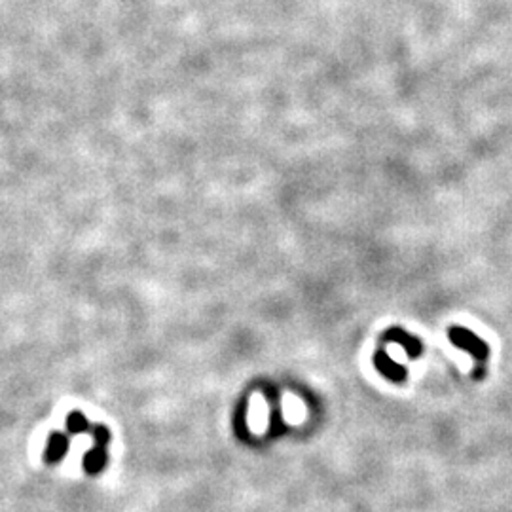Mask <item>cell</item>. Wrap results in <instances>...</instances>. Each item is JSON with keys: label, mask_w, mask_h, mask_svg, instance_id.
I'll list each match as a JSON object with an SVG mask.
<instances>
[{"label": "cell", "mask_w": 512, "mask_h": 512, "mask_svg": "<svg viewBox=\"0 0 512 512\" xmlns=\"http://www.w3.org/2000/svg\"><path fill=\"white\" fill-rule=\"evenodd\" d=\"M376 367L380 368L381 372L387 376L389 380L402 381L404 380V376H406V370L402 367H399V364H394V362L387 357V353L376 355Z\"/></svg>", "instance_id": "cell-4"}, {"label": "cell", "mask_w": 512, "mask_h": 512, "mask_svg": "<svg viewBox=\"0 0 512 512\" xmlns=\"http://www.w3.org/2000/svg\"><path fill=\"white\" fill-rule=\"evenodd\" d=\"M69 452V439L63 433H52L48 439V444L44 448V461L50 465L59 463Z\"/></svg>", "instance_id": "cell-2"}, {"label": "cell", "mask_w": 512, "mask_h": 512, "mask_svg": "<svg viewBox=\"0 0 512 512\" xmlns=\"http://www.w3.org/2000/svg\"><path fill=\"white\" fill-rule=\"evenodd\" d=\"M387 340L399 341L401 346H404V349H406L408 353L412 355V357H415V355L421 353V343H420V341L415 340V338H412V336H408L406 332H404V330H401V329L389 330Z\"/></svg>", "instance_id": "cell-5"}, {"label": "cell", "mask_w": 512, "mask_h": 512, "mask_svg": "<svg viewBox=\"0 0 512 512\" xmlns=\"http://www.w3.org/2000/svg\"><path fill=\"white\" fill-rule=\"evenodd\" d=\"M90 431H92V436L95 440V444L97 446H103L105 448L108 444V440H111V431L103 425H93L90 427Z\"/></svg>", "instance_id": "cell-7"}, {"label": "cell", "mask_w": 512, "mask_h": 512, "mask_svg": "<svg viewBox=\"0 0 512 512\" xmlns=\"http://www.w3.org/2000/svg\"><path fill=\"white\" fill-rule=\"evenodd\" d=\"M448 334H450V340H452L457 348L465 349V351H469L471 355H474V359L478 362H486L488 346L480 340L478 336H474L473 332H469L467 329H461V327H452Z\"/></svg>", "instance_id": "cell-1"}, {"label": "cell", "mask_w": 512, "mask_h": 512, "mask_svg": "<svg viewBox=\"0 0 512 512\" xmlns=\"http://www.w3.org/2000/svg\"><path fill=\"white\" fill-rule=\"evenodd\" d=\"M106 461H108V455H106L105 448L103 446H95L93 450L85 453L84 457V469L87 474H99L105 471Z\"/></svg>", "instance_id": "cell-3"}, {"label": "cell", "mask_w": 512, "mask_h": 512, "mask_svg": "<svg viewBox=\"0 0 512 512\" xmlns=\"http://www.w3.org/2000/svg\"><path fill=\"white\" fill-rule=\"evenodd\" d=\"M66 429H69V433L73 434L85 433V431H90V421L85 420L84 414L73 412V414L66 418Z\"/></svg>", "instance_id": "cell-6"}]
</instances>
